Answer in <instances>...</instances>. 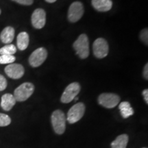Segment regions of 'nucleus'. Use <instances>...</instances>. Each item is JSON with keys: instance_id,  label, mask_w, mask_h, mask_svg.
<instances>
[{"instance_id": "4be33fe9", "label": "nucleus", "mask_w": 148, "mask_h": 148, "mask_svg": "<svg viewBox=\"0 0 148 148\" xmlns=\"http://www.w3.org/2000/svg\"><path fill=\"white\" fill-rule=\"evenodd\" d=\"M7 85H8V82L5 77L0 74V91L4 90L7 87Z\"/></svg>"}, {"instance_id": "393cba45", "label": "nucleus", "mask_w": 148, "mask_h": 148, "mask_svg": "<svg viewBox=\"0 0 148 148\" xmlns=\"http://www.w3.org/2000/svg\"><path fill=\"white\" fill-rule=\"evenodd\" d=\"M142 94H143L144 100H145L146 103L147 104V103H148V90L147 89L143 90V92H142Z\"/></svg>"}, {"instance_id": "9d476101", "label": "nucleus", "mask_w": 148, "mask_h": 148, "mask_svg": "<svg viewBox=\"0 0 148 148\" xmlns=\"http://www.w3.org/2000/svg\"><path fill=\"white\" fill-rule=\"evenodd\" d=\"M5 73L10 78L14 79H20L23 77L25 69L23 65L18 63L9 64L5 67Z\"/></svg>"}, {"instance_id": "ddd939ff", "label": "nucleus", "mask_w": 148, "mask_h": 148, "mask_svg": "<svg viewBox=\"0 0 148 148\" xmlns=\"http://www.w3.org/2000/svg\"><path fill=\"white\" fill-rule=\"evenodd\" d=\"M16 99L14 95L10 93H5L1 99V107L3 110L10 111L16 104Z\"/></svg>"}, {"instance_id": "dca6fc26", "label": "nucleus", "mask_w": 148, "mask_h": 148, "mask_svg": "<svg viewBox=\"0 0 148 148\" xmlns=\"http://www.w3.org/2000/svg\"><path fill=\"white\" fill-rule=\"evenodd\" d=\"M129 137L127 134H123L118 136L111 143L112 148H126L128 143Z\"/></svg>"}, {"instance_id": "b1692460", "label": "nucleus", "mask_w": 148, "mask_h": 148, "mask_svg": "<svg viewBox=\"0 0 148 148\" xmlns=\"http://www.w3.org/2000/svg\"><path fill=\"white\" fill-rule=\"evenodd\" d=\"M143 75L144 78L145 79H148V64L147 63L145 64V66H144Z\"/></svg>"}, {"instance_id": "f8f14e48", "label": "nucleus", "mask_w": 148, "mask_h": 148, "mask_svg": "<svg viewBox=\"0 0 148 148\" xmlns=\"http://www.w3.org/2000/svg\"><path fill=\"white\" fill-rule=\"evenodd\" d=\"M91 4L99 12H107L112 7V0H92Z\"/></svg>"}, {"instance_id": "4468645a", "label": "nucleus", "mask_w": 148, "mask_h": 148, "mask_svg": "<svg viewBox=\"0 0 148 148\" xmlns=\"http://www.w3.org/2000/svg\"><path fill=\"white\" fill-rule=\"evenodd\" d=\"M14 38V29L11 26H7L1 31L0 34V40L3 43L10 44Z\"/></svg>"}, {"instance_id": "5701e85b", "label": "nucleus", "mask_w": 148, "mask_h": 148, "mask_svg": "<svg viewBox=\"0 0 148 148\" xmlns=\"http://www.w3.org/2000/svg\"><path fill=\"white\" fill-rule=\"evenodd\" d=\"M12 1L23 5H30L34 2V0H12Z\"/></svg>"}, {"instance_id": "2eb2a0df", "label": "nucleus", "mask_w": 148, "mask_h": 148, "mask_svg": "<svg viewBox=\"0 0 148 148\" xmlns=\"http://www.w3.org/2000/svg\"><path fill=\"white\" fill-rule=\"evenodd\" d=\"M29 42V35L27 32H21L18 34L17 38H16V45L19 50L23 51L26 49L28 47Z\"/></svg>"}, {"instance_id": "423d86ee", "label": "nucleus", "mask_w": 148, "mask_h": 148, "mask_svg": "<svg viewBox=\"0 0 148 148\" xmlns=\"http://www.w3.org/2000/svg\"><path fill=\"white\" fill-rule=\"evenodd\" d=\"M81 86L78 82H73L68 85L61 96V102L64 103L71 102L78 95Z\"/></svg>"}, {"instance_id": "6ab92c4d", "label": "nucleus", "mask_w": 148, "mask_h": 148, "mask_svg": "<svg viewBox=\"0 0 148 148\" xmlns=\"http://www.w3.org/2000/svg\"><path fill=\"white\" fill-rule=\"evenodd\" d=\"M16 58L14 55H0V64H12L15 61Z\"/></svg>"}, {"instance_id": "0eeeda50", "label": "nucleus", "mask_w": 148, "mask_h": 148, "mask_svg": "<svg viewBox=\"0 0 148 148\" xmlns=\"http://www.w3.org/2000/svg\"><path fill=\"white\" fill-rule=\"evenodd\" d=\"M84 12V5L80 1L73 2L68 10V19L71 23L78 21Z\"/></svg>"}, {"instance_id": "f257e3e1", "label": "nucleus", "mask_w": 148, "mask_h": 148, "mask_svg": "<svg viewBox=\"0 0 148 148\" xmlns=\"http://www.w3.org/2000/svg\"><path fill=\"white\" fill-rule=\"evenodd\" d=\"M73 48L77 55L81 59H86L89 56V40L87 35L82 34L79 35L77 40L74 42Z\"/></svg>"}, {"instance_id": "f3484780", "label": "nucleus", "mask_w": 148, "mask_h": 148, "mask_svg": "<svg viewBox=\"0 0 148 148\" xmlns=\"http://www.w3.org/2000/svg\"><path fill=\"white\" fill-rule=\"evenodd\" d=\"M119 108L122 117L124 119H127L134 114V110L131 107L130 103L128 101H123V102L120 103Z\"/></svg>"}, {"instance_id": "cd10ccee", "label": "nucleus", "mask_w": 148, "mask_h": 148, "mask_svg": "<svg viewBox=\"0 0 148 148\" xmlns=\"http://www.w3.org/2000/svg\"><path fill=\"white\" fill-rule=\"evenodd\" d=\"M143 148H147V147H143Z\"/></svg>"}, {"instance_id": "6e6552de", "label": "nucleus", "mask_w": 148, "mask_h": 148, "mask_svg": "<svg viewBox=\"0 0 148 148\" xmlns=\"http://www.w3.org/2000/svg\"><path fill=\"white\" fill-rule=\"evenodd\" d=\"M47 57V49L39 47L34 50L29 57V63L32 67H38L45 62Z\"/></svg>"}, {"instance_id": "a211bd4d", "label": "nucleus", "mask_w": 148, "mask_h": 148, "mask_svg": "<svg viewBox=\"0 0 148 148\" xmlns=\"http://www.w3.org/2000/svg\"><path fill=\"white\" fill-rule=\"evenodd\" d=\"M16 52V47L12 44H8L0 49V55H14Z\"/></svg>"}, {"instance_id": "9b49d317", "label": "nucleus", "mask_w": 148, "mask_h": 148, "mask_svg": "<svg viewBox=\"0 0 148 148\" xmlns=\"http://www.w3.org/2000/svg\"><path fill=\"white\" fill-rule=\"evenodd\" d=\"M31 21L36 29H42L46 23V12L42 8H37L32 14Z\"/></svg>"}, {"instance_id": "412c9836", "label": "nucleus", "mask_w": 148, "mask_h": 148, "mask_svg": "<svg viewBox=\"0 0 148 148\" xmlns=\"http://www.w3.org/2000/svg\"><path fill=\"white\" fill-rule=\"evenodd\" d=\"M140 38L141 39L142 41H143L146 45H148V29H147V28L143 29V30L140 32Z\"/></svg>"}, {"instance_id": "20e7f679", "label": "nucleus", "mask_w": 148, "mask_h": 148, "mask_svg": "<svg viewBox=\"0 0 148 148\" xmlns=\"http://www.w3.org/2000/svg\"><path fill=\"white\" fill-rule=\"evenodd\" d=\"M85 112V106L82 102H79L73 105L67 112V121L71 124L79 121L84 116Z\"/></svg>"}, {"instance_id": "aec40b11", "label": "nucleus", "mask_w": 148, "mask_h": 148, "mask_svg": "<svg viewBox=\"0 0 148 148\" xmlns=\"http://www.w3.org/2000/svg\"><path fill=\"white\" fill-rule=\"evenodd\" d=\"M11 119L8 114L0 112V127L8 126L10 124Z\"/></svg>"}, {"instance_id": "a878e982", "label": "nucleus", "mask_w": 148, "mask_h": 148, "mask_svg": "<svg viewBox=\"0 0 148 148\" xmlns=\"http://www.w3.org/2000/svg\"><path fill=\"white\" fill-rule=\"evenodd\" d=\"M46 2L47 3H54L56 1H57V0H45Z\"/></svg>"}, {"instance_id": "bb28decb", "label": "nucleus", "mask_w": 148, "mask_h": 148, "mask_svg": "<svg viewBox=\"0 0 148 148\" xmlns=\"http://www.w3.org/2000/svg\"><path fill=\"white\" fill-rule=\"evenodd\" d=\"M1 9H0V14H1Z\"/></svg>"}, {"instance_id": "7ed1b4c3", "label": "nucleus", "mask_w": 148, "mask_h": 148, "mask_svg": "<svg viewBox=\"0 0 148 148\" xmlns=\"http://www.w3.org/2000/svg\"><path fill=\"white\" fill-rule=\"evenodd\" d=\"M34 91V86L31 82H24L18 86L14 91V97L16 101L27 100Z\"/></svg>"}, {"instance_id": "f03ea898", "label": "nucleus", "mask_w": 148, "mask_h": 148, "mask_svg": "<svg viewBox=\"0 0 148 148\" xmlns=\"http://www.w3.org/2000/svg\"><path fill=\"white\" fill-rule=\"evenodd\" d=\"M51 124L53 130L58 134H62L66 129V116L62 110L53 111L51 116Z\"/></svg>"}, {"instance_id": "39448f33", "label": "nucleus", "mask_w": 148, "mask_h": 148, "mask_svg": "<svg viewBox=\"0 0 148 148\" xmlns=\"http://www.w3.org/2000/svg\"><path fill=\"white\" fill-rule=\"evenodd\" d=\"M98 103L106 108H113L120 101V97L118 95L110 92L101 93L98 97Z\"/></svg>"}, {"instance_id": "1a4fd4ad", "label": "nucleus", "mask_w": 148, "mask_h": 148, "mask_svg": "<svg viewBox=\"0 0 148 148\" xmlns=\"http://www.w3.org/2000/svg\"><path fill=\"white\" fill-rule=\"evenodd\" d=\"M93 54L97 58H103L108 53V44L104 38H98L92 45Z\"/></svg>"}]
</instances>
